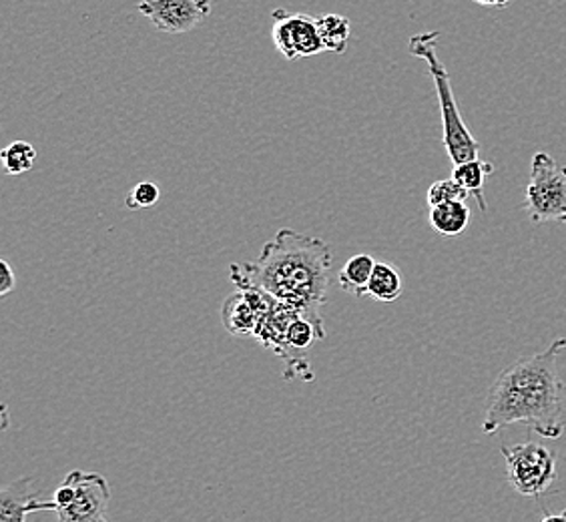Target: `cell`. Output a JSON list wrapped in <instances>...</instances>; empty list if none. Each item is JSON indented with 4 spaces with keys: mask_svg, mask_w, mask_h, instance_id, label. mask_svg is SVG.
<instances>
[{
    "mask_svg": "<svg viewBox=\"0 0 566 522\" xmlns=\"http://www.w3.org/2000/svg\"><path fill=\"white\" fill-rule=\"evenodd\" d=\"M474 2H480V4H491V7H502L501 0H474Z\"/></svg>",
    "mask_w": 566,
    "mask_h": 522,
    "instance_id": "cell-21",
    "label": "cell"
},
{
    "mask_svg": "<svg viewBox=\"0 0 566 522\" xmlns=\"http://www.w3.org/2000/svg\"><path fill=\"white\" fill-rule=\"evenodd\" d=\"M273 44L287 61L316 56L326 51L317 31V19L310 14H290L283 9L273 12Z\"/></svg>",
    "mask_w": 566,
    "mask_h": 522,
    "instance_id": "cell-7",
    "label": "cell"
},
{
    "mask_svg": "<svg viewBox=\"0 0 566 522\" xmlns=\"http://www.w3.org/2000/svg\"><path fill=\"white\" fill-rule=\"evenodd\" d=\"M376 258L370 253H358L354 258H349L338 273V283L342 290H346L348 294L361 297L368 292V283H370L371 273L376 268Z\"/></svg>",
    "mask_w": 566,
    "mask_h": 522,
    "instance_id": "cell-12",
    "label": "cell"
},
{
    "mask_svg": "<svg viewBox=\"0 0 566 522\" xmlns=\"http://www.w3.org/2000/svg\"><path fill=\"white\" fill-rule=\"evenodd\" d=\"M438 36L440 33H420L410 39V53L422 59L428 65V73L434 81L436 95L440 103V113H442V142L447 147L448 157L452 164H464L470 159H476L480 155V143L474 139L470 133L467 123L462 119L458 111L457 98L450 83L447 66L438 59Z\"/></svg>",
    "mask_w": 566,
    "mask_h": 522,
    "instance_id": "cell-3",
    "label": "cell"
},
{
    "mask_svg": "<svg viewBox=\"0 0 566 522\" xmlns=\"http://www.w3.org/2000/svg\"><path fill=\"white\" fill-rule=\"evenodd\" d=\"M221 324L231 336L248 337L255 334L260 314L243 290L229 295L221 305Z\"/></svg>",
    "mask_w": 566,
    "mask_h": 522,
    "instance_id": "cell-10",
    "label": "cell"
},
{
    "mask_svg": "<svg viewBox=\"0 0 566 522\" xmlns=\"http://www.w3.org/2000/svg\"><path fill=\"white\" fill-rule=\"evenodd\" d=\"M492 171H494V165L482 161L479 157L464 161V164L454 165L452 177L469 191L470 196L476 199L480 211L489 209L486 199H484V187H486V179H489V175H492Z\"/></svg>",
    "mask_w": 566,
    "mask_h": 522,
    "instance_id": "cell-13",
    "label": "cell"
},
{
    "mask_svg": "<svg viewBox=\"0 0 566 522\" xmlns=\"http://www.w3.org/2000/svg\"><path fill=\"white\" fill-rule=\"evenodd\" d=\"M506 479L521 497H543L556 480V455L538 442L502 447Z\"/></svg>",
    "mask_w": 566,
    "mask_h": 522,
    "instance_id": "cell-6",
    "label": "cell"
},
{
    "mask_svg": "<svg viewBox=\"0 0 566 522\" xmlns=\"http://www.w3.org/2000/svg\"><path fill=\"white\" fill-rule=\"evenodd\" d=\"M139 12L157 31L184 34L197 29L211 14V0H142Z\"/></svg>",
    "mask_w": 566,
    "mask_h": 522,
    "instance_id": "cell-8",
    "label": "cell"
},
{
    "mask_svg": "<svg viewBox=\"0 0 566 522\" xmlns=\"http://www.w3.org/2000/svg\"><path fill=\"white\" fill-rule=\"evenodd\" d=\"M332 270L334 258L326 241L283 228L263 246L258 260L231 263L229 280L238 290H263L324 326L322 307L326 304Z\"/></svg>",
    "mask_w": 566,
    "mask_h": 522,
    "instance_id": "cell-1",
    "label": "cell"
},
{
    "mask_svg": "<svg viewBox=\"0 0 566 522\" xmlns=\"http://www.w3.org/2000/svg\"><path fill=\"white\" fill-rule=\"evenodd\" d=\"M563 349H566V337H558L545 352L516 359L499 374L486 400L484 435H494L506 426L526 425L543 438L556 440L563 436L565 384L556 366Z\"/></svg>",
    "mask_w": 566,
    "mask_h": 522,
    "instance_id": "cell-2",
    "label": "cell"
},
{
    "mask_svg": "<svg viewBox=\"0 0 566 522\" xmlns=\"http://www.w3.org/2000/svg\"><path fill=\"white\" fill-rule=\"evenodd\" d=\"M317 31L324 43V49L329 53H346L352 34V24L342 14H324L317 19Z\"/></svg>",
    "mask_w": 566,
    "mask_h": 522,
    "instance_id": "cell-15",
    "label": "cell"
},
{
    "mask_svg": "<svg viewBox=\"0 0 566 522\" xmlns=\"http://www.w3.org/2000/svg\"><path fill=\"white\" fill-rule=\"evenodd\" d=\"M161 199V189L153 181H142L133 187L132 194L127 196V207L129 209H147V207L157 206Z\"/></svg>",
    "mask_w": 566,
    "mask_h": 522,
    "instance_id": "cell-18",
    "label": "cell"
},
{
    "mask_svg": "<svg viewBox=\"0 0 566 522\" xmlns=\"http://www.w3.org/2000/svg\"><path fill=\"white\" fill-rule=\"evenodd\" d=\"M545 521H566V512H563V514H546Z\"/></svg>",
    "mask_w": 566,
    "mask_h": 522,
    "instance_id": "cell-20",
    "label": "cell"
},
{
    "mask_svg": "<svg viewBox=\"0 0 566 522\" xmlns=\"http://www.w3.org/2000/svg\"><path fill=\"white\" fill-rule=\"evenodd\" d=\"M0 159H2L4 174H27V171H31L34 164H36V149H34L31 143L14 142L0 152Z\"/></svg>",
    "mask_w": 566,
    "mask_h": 522,
    "instance_id": "cell-16",
    "label": "cell"
},
{
    "mask_svg": "<svg viewBox=\"0 0 566 522\" xmlns=\"http://www.w3.org/2000/svg\"><path fill=\"white\" fill-rule=\"evenodd\" d=\"M56 519L61 522H105L111 487L98 472L71 470L55 490Z\"/></svg>",
    "mask_w": 566,
    "mask_h": 522,
    "instance_id": "cell-4",
    "label": "cell"
},
{
    "mask_svg": "<svg viewBox=\"0 0 566 522\" xmlns=\"http://www.w3.org/2000/svg\"><path fill=\"white\" fill-rule=\"evenodd\" d=\"M33 484L31 477H22L0 490V522H24L33 512L55 511V501L39 499Z\"/></svg>",
    "mask_w": 566,
    "mask_h": 522,
    "instance_id": "cell-9",
    "label": "cell"
},
{
    "mask_svg": "<svg viewBox=\"0 0 566 522\" xmlns=\"http://www.w3.org/2000/svg\"><path fill=\"white\" fill-rule=\"evenodd\" d=\"M402 292L403 280L400 272L394 268L392 263L378 261L376 268H374V273H371L366 295L376 300V302L390 304V302H396L402 295Z\"/></svg>",
    "mask_w": 566,
    "mask_h": 522,
    "instance_id": "cell-14",
    "label": "cell"
},
{
    "mask_svg": "<svg viewBox=\"0 0 566 522\" xmlns=\"http://www.w3.org/2000/svg\"><path fill=\"white\" fill-rule=\"evenodd\" d=\"M469 197V191L460 186L454 177H450V179L434 181L430 189H428L426 199H428V206L434 207L440 206V203H447V201H458V199L467 201Z\"/></svg>",
    "mask_w": 566,
    "mask_h": 522,
    "instance_id": "cell-17",
    "label": "cell"
},
{
    "mask_svg": "<svg viewBox=\"0 0 566 522\" xmlns=\"http://www.w3.org/2000/svg\"><path fill=\"white\" fill-rule=\"evenodd\" d=\"M524 209L533 223H566V165L556 164L548 153L533 155Z\"/></svg>",
    "mask_w": 566,
    "mask_h": 522,
    "instance_id": "cell-5",
    "label": "cell"
},
{
    "mask_svg": "<svg viewBox=\"0 0 566 522\" xmlns=\"http://www.w3.org/2000/svg\"><path fill=\"white\" fill-rule=\"evenodd\" d=\"M470 207L462 199L430 207V226L442 238H457L464 233L470 226Z\"/></svg>",
    "mask_w": 566,
    "mask_h": 522,
    "instance_id": "cell-11",
    "label": "cell"
},
{
    "mask_svg": "<svg viewBox=\"0 0 566 522\" xmlns=\"http://www.w3.org/2000/svg\"><path fill=\"white\" fill-rule=\"evenodd\" d=\"M0 295L4 297V295L11 294L12 290H14V285H17V278H14V272L11 270V265H9V261L2 260L0 261Z\"/></svg>",
    "mask_w": 566,
    "mask_h": 522,
    "instance_id": "cell-19",
    "label": "cell"
}]
</instances>
